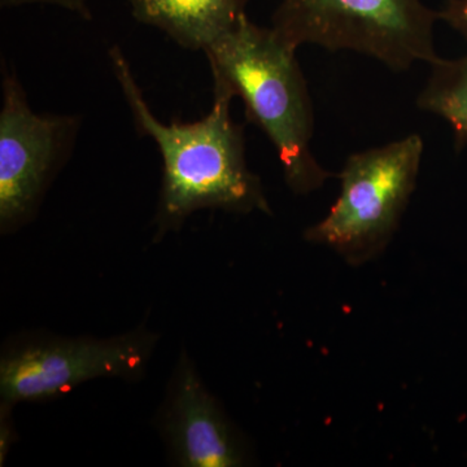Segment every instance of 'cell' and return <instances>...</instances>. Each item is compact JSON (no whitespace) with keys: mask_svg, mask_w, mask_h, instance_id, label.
I'll return each instance as SVG.
<instances>
[{"mask_svg":"<svg viewBox=\"0 0 467 467\" xmlns=\"http://www.w3.org/2000/svg\"><path fill=\"white\" fill-rule=\"evenodd\" d=\"M0 110V223L17 225L36 207L52 175L69 158L77 116L33 112L14 73L3 76Z\"/></svg>","mask_w":467,"mask_h":467,"instance_id":"obj_5","label":"cell"},{"mask_svg":"<svg viewBox=\"0 0 467 467\" xmlns=\"http://www.w3.org/2000/svg\"><path fill=\"white\" fill-rule=\"evenodd\" d=\"M251 0H129L140 23L155 26L189 50H202L229 32Z\"/></svg>","mask_w":467,"mask_h":467,"instance_id":"obj_8","label":"cell"},{"mask_svg":"<svg viewBox=\"0 0 467 467\" xmlns=\"http://www.w3.org/2000/svg\"><path fill=\"white\" fill-rule=\"evenodd\" d=\"M0 5H2V7H18V5H51L79 15L86 20L91 18L88 0H0Z\"/></svg>","mask_w":467,"mask_h":467,"instance_id":"obj_11","label":"cell"},{"mask_svg":"<svg viewBox=\"0 0 467 467\" xmlns=\"http://www.w3.org/2000/svg\"><path fill=\"white\" fill-rule=\"evenodd\" d=\"M149 339L72 340L15 350L0 365L5 404L41 401L101 377H131L149 358Z\"/></svg>","mask_w":467,"mask_h":467,"instance_id":"obj_6","label":"cell"},{"mask_svg":"<svg viewBox=\"0 0 467 467\" xmlns=\"http://www.w3.org/2000/svg\"><path fill=\"white\" fill-rule=\"evenodd\" d=\"M438 16L467 41V0H448L438 12Z\"/></svg>","mask_w":467,"mask_h":467,"instance_id":"obj_10","label":"cell"},{"mask_svg":"<svg viewBox=\"0 0 467 467\" xmlns=\"http://www.w3.org/2000/svg\"><path fill=\"white\" fill-rule=\"evenodd\" d=\"M436 20L438 12L422 0H282L272 29L296 51L303 45L355 51L402 72L441 60Z\"/></svg>","mask_w":467,"mask_h":467,"instance_id":"obj_3","label":"cell"},{"mask_svg":"<svg viewBox=\"0 0 467 467\" xmlns=\"http://www.w3.org/2000/svg\"><path fill=\"white\" fill-rule=\"evenodd\" d=\"M168 429L175 456L182 466L233 467L243 463L241 448L223 414L190 365L181 368Z\"/></svg>","mask_w":467,"mask_h":467,"instance_id":"obj_7","label":"cell"},{"mask_svg":"<svg viewBox=\"0 0 467 467\" xmlns=\"http://www.w3.org/2000/svg\"><path fill=\"white\" fill-rule=\"evenodd\" d=\"M418 109L434 113L450 124L457 147L467 143V55L436 61L417 100Z\"/></svg>","mask_w":467,"mask_h":467,"instance_id":"obj_9","label":"cell"},{"mask_svg":"<svg viewBox=\"0 0 467 467\" xmlns=\"http://www.w3.org/2000/svg\"><path fill=\"white\" fill-rule=\"evenodd\" d=\"M423 150L422 137L410 134L350 155L339 174V198L324 220L306 230V241L333 248L350 264L379 254L416 189Z\"/></svg>","mask_w":467,"mask_h":467,"instance_id":"obj_4","label":"cell"},{"mask_svg":"<svg viewBox=\"0 0 467 467\" xmlns=\"http://www.w3.org/2000/svg\"><path fill=\"white\" fill-rule=\"evenodd\" d=\"M109 58L135 128L161 153L160 233L181 225L199 209L270 213L260 178L247 165L243 128L230 115L232 92L213 86V106L207 116L190 124L167 125L150 109L121 48L113 46Z\"/></svg>","mask_w":467,"mask_h":467,"instance_id":"obj_1","label":"cell"},{"mask_svg":"<svg viewBox=\"0 0 467 467\" xmlns=\"http://www.w3.org/2000/svg\"><path fill=\"white\" fill-rule=\"evenodd\" d=\"M213 86L226 88L244 103L248 119L273 143L285 182L297 193L315 192L331 173L312 152L315 115L296 58V50L243 15L205 48Z\"/></svg>","mask_w":467,"mask_h":467,"instance_id":"obj_2","label":"cell"}]
</instances>
